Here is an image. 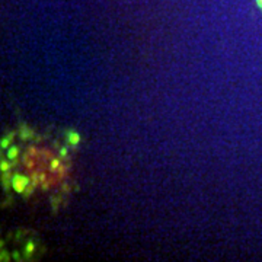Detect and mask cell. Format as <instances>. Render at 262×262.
<instances>
[{
	"label": "cell",
	"mask_w": 262,
	"mask_h": 262,
	"mask_svg": "<svg viewBox=\"0 0 262 262\" xmlns=\"http://www.w3.org/2000/svg\"><path fill=\"white\" fill-rule=\"evenodd\" d=\"M28 182H29L28 178L18 175V177H15V178H13V181H12V185H13V188H15L18 192H22V191L25 189V187L28 185Z\"/></svg>",
	"instance_id": "1"
},
{
	"label": "cell",
	"mask_w": 262,
	"mask_h": 262,
	"mask_svg": "<svg viewBox=\"0 0 262 262\" xmlns=\"http://www.w3.org/2000/svg\"><path fill=\"white\" fill-rule=\"evenodd\" d=\"M8 156H9V159H15L18 156V147H10L9 151H8Z\"/></svg>",
	"instance_id": "2"
},
{
	"label": "cell",
	"mask_w": 262,
	"mask_h": 262,
	"mask_svg": "<svg viewBox=\"0 0 262 262\" xmlns=\"http://www.w3.org/2000/svg\"><path fill=\"white\" fill-rule=\"evenodd\" d=\"M69 140H70L72 144H77V143H79V136L75 134V133H70V134H69Z\"/></svg>",
	"instance_id": "3"
},
{
	"label": "cell",
	"mask_w": 262,
	"mask_h": 262,
	"mask_svg": "<svg viewBox=\"0 0 262 262\" xmlns=\"http://www.w3.org/2000/svg\"><path fill=\"white\" fill-rule=\"evenodd\" d=\"M8 143H9V140H3L2 141V146H3V147H6V146H8Z\"/></svg>",
	"instance_id": "4"
},
{
	"label": "cell",
	"mask_w": 262,
	"mask_h": 262,
	"mask_svg": "<svg viewBox=\"0 0 262 262\" xmlns=\"http://www.w3.org/2000/svg\"><path fill=\"white\" fill-rule=\"evenodd\" d=\"M2 169H3V170H5V169H8V165H6V163H3V165H2Z\"/></svg>",
	"instance_id": "5"
}]
</instances>
